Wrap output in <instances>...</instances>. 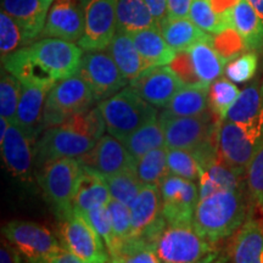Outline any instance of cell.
Here are the masks:
<instances>
[{"label": "cell", "instance_id": "1", "mask_svg": "<svg viewBox=\"0 0 263 263\" xmlns=\"http://www.w3.org/2000/svg\"><path fill=\"white\" fill-rule=\"evenodd\" d=\"M252 206L248 186L219 190L200 200L194 213L193 227L203 239L216 246L241 228Z\"/></svg>", "mask_w": 263, "mask_h": 263}, {"label": "cell", "instance_id": "2", "mask_svg": "<svg viewBox=\"0 0 263 263\" xmlns=\"http://www.w3.org/2000/svg\"><path fill=\"white\" fill-rule=\"evenodd\" d=\"M103 114L108 134L123 143L130 134L145 124L157 120V110L154 105L139 97L130 87L98 105Z\"/></svg>", "mask_w": 263, "mask_h": 263}, {"label": "cell", "instance_id": "3", "mask_svg": "<svg viewBox=\"0 0 263 263\" xmlns=\"http://www.w3.org/2000/svg\"><path fill=\"white\" fill-rule=\"evenodd\" d=\"M219 157L241 177H246L250 163L263 145V112L246 123L222 121L218 128Z\"/></svg>", "mask_w": 263, "mask_h": 263}, {"label": "cell", "instance_id": "4", "mask_svg": "<svg viewBox=\"0 0 263 263\" xmlns=\"http://www.w3.org/2000/svg\"><path fill=\"white\" fill-rule=\"evenodd\" d=\"M97 99L80 74L59 81L48 93L43 114V130L61 126L73 115L90 110Z\"/></svg>", "mask_w": 263, "mask_h": 263}, {"label": "cell", "instance_id": "5", "mask_svg": "<svg viewBox=\"0 0 263 263\" xmlns=\"http://www.w3.org/2000/svg\"><path fill=\"white\" fill-rule=\"evenodd\" d=\"M58 239L62 249L83 263H108L110 254L104 240L81 213L71 212L59 217Z\"/></svg>", "mask_w": 263, "mask_h": 263}, {"label": "cell", "instance_id": "6", "mask_svg": "<svg viewBox=\"0 0 263 263\" xmlns=\"http://www.w3.org/2000/svg\"><path fill=\"white\" fill-rule=\"evenodd\" d=\"M82 171L83 166L78 159L55 160L38 170V183L58 218L73 210L72 205Z\"/></svg>", "mask_w": 263, "mask_h": 263}, {"label": "cell", "instance_id": "7", "mask_svg": "<svg viewBox=\"0 0 263 263\" xmlns=\"http://www.w3.org/2000/svg\"><path fill=\"white\" fill-rule=\"evenodd\" d=\"M159 120L163 126L167 149L188 151H193L200 144L216 138L221 124V121L211 110L194 117L173 116L163 110Z\"/></svg>", "mask_w": 263, "mask_h": 263}, {"label": "cell", "instance_id": "8", "mask_svg": "<svg viewBox=\"0 0 263 263\" xmlns=\"http://www.w3.org/2000/svg\"><path fill=\"white\" fill-rule=\"evenodd\" d=\"M215 248L193 224H167L154 244L156 255L163 263H196Z\"/></svg>", "mask_w": 263, "mask_h": 263}, {"label": "cell", "instance_id": "9", "mask_svg": "<svg viewBox=\"0 0 263 263\" xmlns=\"http://www.w3.org/2000/svg\"><path fill=\"white\" fill-rule=\"evenodd\" d=\"M97 139L64 126L49 127L42 132L34 145V166L41 170L45 164L60 159H78L87 155Z\"/></svg>", "mask_w": 263, "mask_h": 263}, {"label": "cell", "instance_id": "10", "mask_svg": "<svg viewBox=\"0 0 263 263\" xmlns=\"http://www.w3.org/2000/svg\"><path fill=\"white\" fill-rule=\"evenodd\" d=\"M8 239L27 263H39L62 249L58 236L47 227L35 222L10 221L3 227Z\"/></svg>", "mask_w": 263, "mask_h": 263}, {"label": "cell", "instance_id": "11", "mask_svg": "<svg viewBox=\"0 0 263 263\" xmlns=\"http://www.w3.org/2000/svg\"><path fill=\"white\" fill-rule=\"evenodd\" d=\"M29 54L41 67L59 82L72 77L80 70L83 49L59 38H42L27 45Z\"/></svg>", "mask_w": 263, "mask_h": 263}, {"label": "cell", "instance_id": "12", "mask_svg": "<svg viewBox=\"0 0 263 263\" xmlns=\"http://www.w3.org/2000/svg\"><path fill=\"white\" fill-rule=\"evenodd\" d=\"M132 238L145 242L154 249L157 236L167 226L162 216V197L160 186L145 184L129 205Z\"/></svg>", "mask_w": 263, "mask_h": 263}, {"label": "cell", "instance_id": "13", "mask_svg": "<svg viewBox=\"0 0 263 263\" xmlns=\"http://www.w3.org/2000/svg\"><path fill=\"white\" fill-rule=\"evenodd\" d=\"M77 73L89 85L97 101L106 100L128 84V80L106 50L85 52Z\"/></svg>", "mask_w": 263, "mask_h": 263}, {"label": "cell", "instance_id": "14", "mask_svg": "<svg viewBox=\"0 0 263 263\" xmlns=\"http://www.w3.org/2000/svg\"><path fill=\"white\" fill-rule=\"evenodd\" d=\"M162 216L167 224H193L194 213L200 201L197 184L170 173L160 184Z\"/></svg>", "mask_w": 263, "mask_h": 263}, {"label": "cell", "instance_id": "15", "mask_svg": "<svg viewBox=\"0 0 263 263\" xmlns=\"http://www.w3.org/2000/svg\"><path fill=\"white\" fill-rule=\"evenodd\" d=\"M84 21L78 45L84 51L106 50L117 32V0H84Z\"/></svg>", "mask_w": 263, "mask_h": 263}, {"label": "cell", "instance_id": "16", "mask_svg": "<svg viewBox=\"0 0 263 263\" xmlns=\"http://www.w3.org/2000/svg\"><path fill=\"white\" fill-rule=\"evenodd\" d=\"M129 87L155 107H166L184 84L170 66H154L129 82Z\"/></svg>", "mask_w": 263, "mask_h": 263}, {"label": "cell", "instance_id": "17", "mask_svg": "<svg viewBox=\"0 0 263 263\" xmlns=\"http://www.w3.org/2000/svg\"><path fill=\"white\" fill-rule=\"evenodd\" d=\"M230 263H263V213L252 206L244 224L226 248Z\"/></svg>", "mask_w": 263, "mask_h": 263}, {"label": "cell", "instance_id": "18", "mask_svg": "<svg viewBox=\"0 0 263 263\" xmlns=\"http://www.w3.org/2000/svg\"><path fill=\"white\" fill-rule=\"evenodd\" d=\"M80 161L82 164L100 173L103 177L133 170L137 162L122 141L111 134L101 137L93 149L81 157Z\"/></svg>", "mask_w": 263, "mask_h": 263}, {"label": "cell", "instance_id": "19", "mask_svg": "<svg viewBox=\"0 0 263 263\" xmlns=\"http://www.w3.org/2000/svg\"><path fill=\"white\" fill-rule=\"evenodd\" d=\"M2 156L6 168L21 180H29L34 166L35 141L16 123L10 124L4 139L0 140Z\"/></svg>", "mask_w": 263, "mask_h": 263}, {"label": "cell", "instance_id": "20", "mask_svg": "<svg viewBox=\"0 0 263 263\" xmlns=\"http://www.w3.org/2000/svg\"><path fill=\"white\" fill-rule=\"evenodd\" d=\"M84 26V10L78 0H54L41 37L74 43L83 35Z\"/></svg>", "mask_w": 263, "mask_h": 263}, {"label": "cell", "instance_id": "21", "mask_svg": "<svg viewBox=\"0 0 263 263\" xmlns=\"http://www.w3.org/2000/svg\"><path fill=\"white\" fill-rule=\"evenodd\" d=\"M52 3L54 0H2V10L17 22L28 45L42 35Z\"/></svg>", "mask_w": 263, "mask_h": 263}, {"label": "cell", "instance_id": "22", "mask_svg": "<svg viewBox=\"0 0 263 263\" xmlns=\"http://www.w3.org/2000/svg\"><path fill=\"white\" fill-rule=\"evenodd\" d=\"M49 90L39 87L22 84L15 123L37 143L42 134L43 114Z\"/></svg>", "mask_w": 263, "mask_h": 263}, {"label": "cell", "instance_id": "23", "mask_svg": "<svg viewBox=\"0 0 263 263\" xmlns=\"http://www.w3.org/2000/svg\"><path fill=\"white\" fill-rule=\"evenodd\" d=\"M82 166L83 171L76 190L72 209L84 216L95 207L107 205L111 200V195L104 177L84 164Z\"/></svg>", "mask_w": 263, "mask_h": 263}, {"label": "cell", "instance_id": "24", "mask_svg": "<svg viewBox=\"0 0 263 263\" xmlns=\"http://www.w3.org/2000/svg\"><path fill=\"white\" fill-rule=\"evenodd\" d=\"M232 27L239 33L245 48L258 50L263 45V17L248 0H238L230 12Z\"/></svg>", "mask_w": 263, "mask_h": 263}, {"label": "cell", "instance_id": "25", "mask_svg": "<svg viewBox=\"0 0 263 263\" xmlns=\"http://www.w3.org/2000/svg\"><path fill=\"white\" fill-rule=\"evenodd\" d=\"M106 51L111 55L114 61L122 72L128 82H132L144 72L149 66L144 60L134 44L129 33L117 31Z\"/></svg>", "mask_w": 263, "mask_h": 263}, {"label": "cell", "instance_id": "26", "mask_svg": "<svg viewBox=\"0 0 263 263\" xmlns=\"http://www.w3.org/2000/svg\"><path fill=\"white\" fill-rule=\"evenodd\" d=\"M160 31L164 41L177 52L189 50L197 43H210L213 45V38L210 33L202 31L188 17H168L161 25Z\"/></svg>", "mask_w": 263, "mask_h": 263}, {"label": "cell", "instance_id": "27", "mask_svg": "<svg viewBox=\"0 0 263 263\" xmlns=\"http://www.w3.org/2000/svg\"><path fill=\"white\" fill-rule=\"evenodd\" d=\"M134 44L149 67L170 65L177 51L164 41L162 33L156 28H145L132 33Z\"/></svg>", "mask_w": 263, "mask_h": 263}, {"label": "cell", "instance_id": "28", "mask_svg": "<svg viewBox=\"0 0 263 263\" xmlns=\"http://www.w3.org/2000/svg\"><path fill=\"white\" fill-rule=\"evenodd\" d=\"M210 85H184L164 111L178 117H194L209 111Z\"/></svg>", "mask_w": 263, "mask_h": 263}, {"label": "cell", "instance_id": "29", "mask_svg": "<svg viewBox=\"0 0 263 263\" xmlns=\"http://www.w3.org/2000/svg\"><path fill=\"white\" fill-rule=\"evenodd\" d=\"M145 28L160 29L145 0H117V31L132 34Z\"/></svg>", "mask_w": 263, "mask_h": 263}, {"label": "cell", "instance_id": "30", "mask_svg": "<svg viewBox=\"0 0 263 263\" xmlns=\"http://www.w3.org/2000/svg\"><path fill=\"white\" fill-rule=\"evenodd\" d=\"M189 52L197 77L203 84L211 85L226 70L227 60L210 43H197Z\"/></svg>", "mask_w": 263, "mask_h": 263}, {"label": "cell", "instance_id": "31", "mask_svg": "<svg viewBox=\"0 0 263 263\" xmlns=\"http://www.w3.org/2000/svg\"><path fill=\"white\" fill-rule=\"evenodd\" d=\"M127 150L134 160H139L141 156L150 153L151 150L166 147V138L162 123L157 118L156 121L145 124L139 129L130 134L123 141Z\"/></svg>", "mask_w": 263, "mask_h": 263}, {"label": "cell", "instance_id": "32", "mask_svg": "<svg viewBox=\"0 0 263 263\" xmlns=\"http://www.w3.org/2000/svg\"><path fill=\"white\" fill-rule=\"evenodd\" d=\"M263 112V85L254 83L240 91L238 99L229 108L226 120L246 123Z\"/></svg>", "mask_w": 263, "mask_h": 263}, {"label": "cell", "instance_id": "33", "mask_svg": "<svg viewBox=\"0 0 263 263\" xmlns=\"http://www.w3.org/2000/svg\"><path fill=\"white\" fill-rule=\"evenodd\" d=\"M189 17L197 27L213 35L233 28L230 14L222 15L217 12L211 0H193Z\"/></svg>", "mask_w": 263, "mask_h": 263}, {"label": "cell", "instance_id": "34", "mask_svg": "<svg viewBox=\"0 0 263 263\" xmlns=\"http://www.w3.org/2000/svg\"><path fill=\"white\" fill-rule=\"evenodd\" d=\"M138 179L143 185L156 184L160 185L167 174H170L167 163V147H159L137 160L134 166Z\"/></svg>", "mask_w": 263, "mask_h": 263}, {"label": "cell", "instance_id": "35", "mask_svg": "<svg viewBox=\"0 0 263 263\" xmlns=\"http://www.w3.org/2000/svg\"><path fill=\"white\" fill-rule=\"evenodd\" d=\"M240 94L239 88L232 81L219 78L210 85L209 106L219 121H224L229 108L233 106Z\"/></svg>", "mask_w": 263, "mask_h": 263}, {"label": "cell", "instance_id": "36", "mask_svg": "<svg viewBox=\"0 0 263 263\" xmlns=\"http://www.w3.org/2000/svg\"><path fill=\"white\" fill-rule=\"evenodd\" d=\"M104 178L107 184L111 199L126 203L128 206L133 202L143 186L134 172V168L123 171L114 176L104 177Z\"/></svg>", "mask_w": 263, "mask_h": 263}, {"label": "cell", "instance_id": "37", "mask_svg": "<svg viewBox=\"0 0 263 263\" xmlns=\"http://www.w3.org/2000/svg\"><path fill=\"white\" fill-rule=\"evenodd\" d=\"M107 211L110 215L111 224L115 235V248L110 254V257H114L117 254L121 246L126 244L132 238V222H130V210L129 206L122 203L117 200L111 199L107 202Z\"/></svg>", "mask_w": 263, "mask_h": 263}, {"label": "cell", "instance_id": "38", "mask_svg": "<svg viewBox=\"0 0 263 263\" xmlns=\"http://www.w3.org/2000/svg\"><path fill=\"white\" fill-rule=\"evenodd\" d=\"M21 90V82L3 68L0 80V116L9 120L10 123H15Z\"/></svg>", "mask_w": 263, "mask_h": 263}, {"label": "cell", "instance_id": "39", "mask_svg": "<svg viewBox=\"0 0 263 263\" xmlns=\"http://www.w3.org/2000/svg\"><path fill=\"white\" fill-rule=\"evenodd\" d=\"M167 163L170 173L182 177L197 184L202 170L192 151L182 149H167Z\"/></svg>", "mask_w": 263, "mask_h": 263}, {"label": "cell", "instance_id": "40", "mask_svg": "<svg viewBox=\"0 0 263 263\" xmlns=\"http://www.w3.org/2000/svg\"><path fill=\"white\" fill-rule=\"evenodd\" d=\"M27 47L24 32L17 22L6 14L4 10L0 12V54L2 61L20 48Z\"/></svg>", "mask_w": 263, "mask_h": 263}, {"label": "cell", "instance_id": "41", "mask_svg": "<svg viewBox=\"0 0 263 263\" xmlns=\"http://www.w3.org/2000/svg\"><path fill=\"white\" fill-rule=\"evenodd\" d=\"M64 126L97 140L100 139L104 136V132L106 130L103 114L98 106L84 112L73 115L66 121Z\"/></svg>", "mask_w": 263, "mask_h": 263}, {"label": "cell", "instance_id": "42", "mask_svg": "<svg viewBox=\"0 0 263 263\" xmlns=\"http://www.w3.org/2000/svg\"><path fill=\"white\" fill-rule=\"evenodd\" d=\"M203 172L215 184L217 192L219 190H238L248 186L246 177H241L235 171H233L221 157H218L211 166L203 170Z\"/></svg>", "mask_w": 263, "mask_h": 263}, {"label": "cell", "instance_id": "43", "mask_svg": "<svg viewBox=\"0 0 263 263\" xmlns=\"http://www.w3.org/2000/svg\"><path fill=\"white\" fill-rule=\"evenodd\" d=\"M112 259H118L123 263H163L156 255L155 250L137 239L128 240L110 261Z\"/></svg>", "mask_w": 263, "mask_h": 263}, {"label": "cell", "instance_id": "44", "mask_svg": "<svg viewBox=\"0 0 263 263\" xmlns=\"http://www.w3.org/2000/svg\"><path fill=\"white\" fill-rule=\"evenodd\" d=\"M246 182L252 205L263 213V145L261 146L250 163Z\"/></svg>", "mask_w": 263, "mask_h": 263}, {"label": "cell", "instance_id": "45", "mask_svg": "<svg viewBox=\"0 0 263 263\" xmlns=\"http://www.w3.org/2000/svg\"><path fill=\"white\" fill-rule=\"evenodd\" d=\"M258 58L256 52H246L227 64L226 76L233 83H245L254 77L257 71Z\"/></svg>", "mask_w": 263, "mask_h": 263}, {"label": "cell", "instance_id": "46", "mask_svg": "<svg viewBox=\"0 0 263 263\" xmlns=\"http://www.w3.org/2000/svg\"><path fill=\"white\" fill-rule=\"evenodd\" d=\"M84 217L97 230L98 234L101 236L108 250V254H111L115 248V235L106 205L95 207V209L90 210L87 215H84Z\"/></svg>", "mask_w": 263, "mask_h": 263}, {"label": "cell", "instance_id": "47", "mask_svg": "<svg viewBox=\"0 0 263 263\" xmlns=\"http://www.w3.org/2000/svg\"><path fill=\"white\" fill-rule=\"evenodd\" d=\"M213 48L216 49L227 61L236 57L240 51L244 50L245 44L241 37L234 28L219 33L213 38Z\"/></svg>", "mask_w": 263, "mask_h": 263}, {"label": "cell", "instance_id": "48", "mask_svg": "<svg viewBox=\"0 0 263 263\" xmlns=\"http://www.w3.org/2000/svg\"><path fill=\"white\" fill-rule=\"evenodd\" d=\"M170 67L176 72L184 85H202L203 83L197 77L195 68H194L192 57L189 50L177 52L176 58L170 64ZM207 85V84H206Z\"/></svg>", "mask_w": 263, "mask_h": 263}, {"label": "cell", "instance_id": "49", "mask_svg": "<svg viewBox=\"0 0 263 263\" xmlns=\"http://www.w3.org/2000/svg\"><path fill=\"white\" fill-rule=\"evenodd\" d=\"M0 263H27L24 256L18 252L8 239L4 236L2 238V244H0Z\"/></svg>", "mask_w": 263, "mask_h": 263}, {"label": "cell", "instance_id": "50", "mask_svg": "<svg viewBox=\"0 0 263 263\" xmlns=\"http://www.w3.org/2000/svg\"><path fill=\"white\" fill-rule=\"evenodd\" d=\"M192 4H193V0H167L168 17H174V18L189 17Z\"/></svg>", "mask_w": 263, "mask_h": 263}, {"label": "cell", "instance_id": "51", "mask_svg": "<svg viewBox=\"0 0 263 263\" xmlns=\"http://www.w3.org/2000/svg\"><path fill=\"white\" fill-rule=\"evenodd\" d=\"M147 8L151 11L159 27L168 18V9H167V0H145Z\"/></svg>", "mask_w": 263, "mask_h": 263}, {"label": "cell", "instance_id": "52", "mask_svg": "<svg viewBox=\"0 0 263 263\" xmlns=\"http://www.w3.org/2000/svg\"><path fill=\"white\" fill-rule=\"evenodd\" d=\"M39 263H83L80 261L76 256L70 254L68 251H66L65 249L59 250L58 252H55L54 255H51L50 257L45 258L44 261Z\"/></svg>", "mask_w": 263, "mask_h": 263}, {"label": "cell", "instance_id": "53", "mask_svg": "<svg viewBox=\"0 0 263 263\" xmlns=\"http://www.w3.org/2000/svg\"><path fill=\"white\" fill-rule=\"evenodd\" d=\"M196 263H230L229 262V257L227 255L226 249H217L215 248L212 251H210L209 254L197 261Z\"/></svg>", "mask_w": 263, "mask_h": 263}, {"label": "cell", "instance_id": "54", "mask_svg": "<svg viewBox=\"0 0 263 263\" xmlns=\"http://www.w3.org/2000/svg\"><path fill=\"white\" fill-rule=\"evenodd\" d=\"M248 2L256 9V11L263 17V0H248Z\"/></svg>", "mask_w": 263, "mask_h": 263}, {"label": "cell", "instance_id": "55", "mask_svg": "<svg viewBox=\"0 0 263 263\" xmlns=\"http://www.w3.org/2000/svg\"><path fill=\"white\" fill-rule=\"evenodd\" d=\"M108 263H110V262H108Z\"/></svg>", "mask_w": 263, "mask_h": 263}]
</instances>
